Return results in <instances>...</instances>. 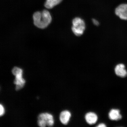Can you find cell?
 Instances as JSON below:
<instances>
[{
    "mask_svg": "<svg viewBox=\"0 0 127 127\" xmlns=\"http://www.w3.org/2000/svg\"><path fill=\"white\" fill-rule=\"evenodd\" d=\"M46 116L47 121V126L49 127H51L53 126L54 125V120L53 117L51 114L45 113Z\"/></svg>",
    "mask_w": 127,
    "mask_h": 127,
    "instance_id": "30bf717a",
    "label": "cell"
},
{
    "mask_svg": "<svg viewBox=\"0 0 127 127\" xmlns=\"http://www.w3.org/2000/svg\"><path fill=\"white\" fill-rule=\"evenodd\" d=\"M109 119L112 120H118L122 118L120 110L117 109H112L109 112Z\"/></svg>",
    "mask_w": 127,
    "mask_h": 127,
    "instance_id": "ba28073f",
    "label": "cell"
},
{
    "mask_svg": "<svg viewBox=\"0 0 127 127\" xmlns=\"http://www.w3.org/2000/svg\"><path fill=\"white\" fill-rule=\"evenodd\" d=\"M115 13L122 20H127V4H120L115 9Z\"/></svg>",
    "mask_w": 127,
    "mask_h": 127,
    "instance_id": "277c9868",
    "label": "cell"
},
{
    "mask_svg": "<svg viewBox=\"0 0 127 127\" xmlns=\"http://www.w3.org/2000/svg\"><path fill=\"white\" fill-rule=\"evenodd\" d=\"M62 0H46L44 4L47 9H50L59 4Z\"/></svg>",
    "mask_w": 127,
    "mask_h": 127,
    "instance_id": "9c48e42d",
    "label": "cell"
},
{
    "mask_svg": "<svg viewBox=\"0 0 127 127\" xmlns=\"http://www.w3.org/2000/svg\"><path fill=\"white\" fill-rule=\"evenodd\" d=\"M72 23L71 29L73 33L76 36L82 35L85 29V23L84 21L79 17H76L73 20Z\"/></svg>",
    "mask_w": 127,
    "mask_h": 127,
    "instance_id": "3957f363",
    "label": "cell"
},
{
    "mask_svg": "<svg viewBox=\"0 0 127 127\" xmlns=\"http://www.w3.org/2000/svg\"><path fill=\"white\" fill-rule=\"evenodd\" d=\"M93 24L96 26H98L99 24V22H98V21L95 19H93Z\"/></svg>",
    "mask_w": 127,
    "mask_h": 127,
    "instance_id": "7c38bea8",
    "label": "cell"
},
{
    "mask_svg": "<svg viewBox=\"0 0 127 127\" xmlns=\"http://www.w3.org/2000/svg\"><path fill=\"white\" fill-rule=\"evenodd\" d=\"M85 119L87 123L90 125H93L97 121L98 117L94 113L90 112L85 115Z\"/></svg>",
    "mask_w": 127,
    "mask_h": 127,
    "instance_id": "52a82bcc",
    "label": "cell"
},
{
    "mask_svg": "<svg viewBox=\"0 0 127 127\" xmlns=\"http://www.w3.org/2000/svg\"><path fill=\"white\" fill-rule=\"evenodd\" d=\"M115 71L116 75L121 77H125L127 75V72L125 69V65L122 64H119L116 66Z\"/></svg>",
    "mask_w": 127,
    "mask_h": 127,
    "instance_id": "5b68a950",
    "label": "cell"
},
{
    "mask_svg": "<svg viewBox=\"0 0 127 127\" xmlns=\"http://www.w3.org/2000/svg\"><path fill=\"white\" fill-rule=\"evenodd\" d=\"M71 117V114L69 111L67 110L63 111L60 114V121L64 125H67Z\"/></svg>",
    "mask_w": 127,
    "mask_h": 127,
    "instance_id": "8992f818",
    "label": "cell"
},
{
    "mask_svg": "<svg viewBox=\"0 0 127 127\" xmlns=\"http://www.w3.org/2000/svg\"><path fill=\"white\" fill-rule=\"evenodd\" d=\"M97 127H106V126L104 124H103V123H101V124H100L99 125H98V126Z\"/></svg>",
    "mask_w": 127,
    "mask_h": 127,
    "instance_id": "4fadbf2b",
    "label": "cell"
},
{
    "mask_svg": "<svg viewBox=\"0 0 127 127\" xmlns=\"http://www.w3.org/2000/svg\"><path fill=\"white\" fill-rule=\"evenodd\" d=\"M34 25L37 27L44 29L47 27L52 21L50 12L46 10L42 12H36L33 15Z\"/></svg>",
    "mask_w": 127,
    "mask_h": 127,
    "instance_id": "6da1fadb",
    "label": "cell"
},
{
    "mask_svg": "<svg viewBox=\"0 0 127 127\" xmlns=\"http://www.w3.org/2000/svg\"><path fill=\"white\" fill-rule=\"evenodd\" d=\"M0 116L3 115L4 113V108L2 105L0 104Z\"/></svg>",
    "mask_w": 127,
    "mask_h": 127,
    "instance_id": "8fae6325",
    "label": "cell"
},
{
    "mask_svg": "<svg viewBox=\"0 0 127 127\" xmlns=\"http://www.w3.org/2000/svg\"><path fill=\"white\" fill-rule=\"evenodd\" d=\"M12 72L15 76L14 83L16 85V90L18 91L23 88L26 82L23 77V70L21 68L15 66L12 69Z\"/></svg>",
    "mask_w": 127,
    "mask_h": 127,
    "instance_id": "7a4b0ae2",
    "label": "cell"
}]
</instances>
